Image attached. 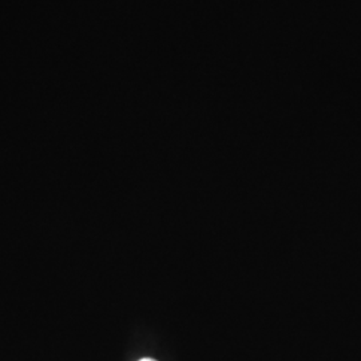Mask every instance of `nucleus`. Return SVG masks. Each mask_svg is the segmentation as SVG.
<instances>
[{
	"instance_id": "f257e3e1",
	"label": "nucleus",
	"mask_w": 361,
	"mask_h": 361,
	"mask_svg": "<svg viewBox=\"0 0 361 361\" xmlns=\"http://www.w3.org/2000/svg\"><path fill=\"white\" fill-rule=\"evenodd\" d=\"M140 361H157V360H154V359H147V357H146V359H142V360H140Z\"/></svg>"
}]
</instances>
